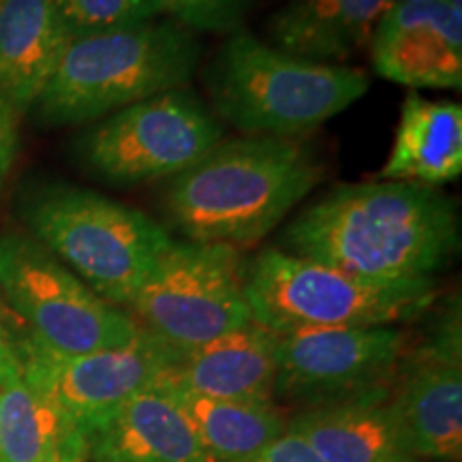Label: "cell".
I'll return each mask as SVG.
<instances>
[{"instance_id":"9a60e30c","label":"cell","mask_w":462,"mask_h":462,"mask_svg":"<svg viewBox=\"0 0 462 462\" xmlns=\"http://www.w3.org/2000/svg\"><path fill=\"white\" fill-rule=\"evenodd\" d=\"M163 383L221 401H270L276 385V334L251 321L180 351Z\"/></svg>"},{"instance_id":"30bf717a","label":"cell","mask_w":462,"mask_h":462,"mask_svg":"<svg viewBox=\"0 0 462 462\" xmlns=\"http://www.w3.org/2000/svg\"><path fill=\"white\" fill-rule=\"evenodd\" d=\"M22 379L90 437L140 392L161 383L180 351L146 330L116 349L67 356L28 337L17 345Z\"/></svg>"},{"instance_id":"8992f818","label":"cell","mask_w":462,"mask_h":462,"mask_svg":"<svg viewBox=\"0 0 462 462\" xmlns=\"http://www.w3.org/2000/svg\"><path fill=\"white\" fill-rule=\"evenodd\" d=\"M437 300L432 279L381 282L268 248L246 268L251 321L268 332L379 328L415 319Z\"/></svg>"},{"instance_id":"3957f363","label":"cell","mask_w":462,"mask_h":462,"mask_svg":"<svg viewBox=\"0 0 462 462\" xmlns=\"http://www.w3.org/2000/svg\"><path fill=\"white\" fill-rule=\"evenodd\" d=\"M199 56L195 32L176 20L71 37L32 109L48 125L101 120L161 92L187 88Z\"/></svg>"},{"instance_id":"d4e9b609","label":"cell","mask_w":462,"mask_h":462,"mask_svg":"<svg viewBox=\"0 0 462 462\" xmlns=\"http://www.w3.org/2000/svg\"><path fill=\"white\" fill-rule=\"evenodd\" d=\"M17 114L15 107L11 106L3 90H0V193H3L5 182L9 180V173L14 170L17 157Z\"/></svg>"},{"instance_id":"7a4b0ae2","label":"cell","mask_w":462,"mask_h":462,"mask_svg":"<svg viewBox=\"0 0 462 462\" xmlns=\"http://www.w3.org/2000/svg\"><path fill=\"white\" fill-rule=\"evenodd\" d=\"M323 165L298 137L218 142L170 180L165 208L189 242L251 248L317 187Z\"/></svg>"},{"instance_id":"2e32d148","label":"cell","mask_w":462,"mask_h":462,"mask_svg":"<svg viewBox=\"0 0 462 462\" xmlns=\"http://www.w3.org/2000/svg\"><path fill=\"white\" fill-rule=\"evenodd\" d=\"M390 385L315 404L285 430L302 437L323 462H415L392 413Z\"/></svg>"},{"instance_id":"6da1fadb","label":"cell","mask_w":462,"mask_h":462,"mask_svg":"<svg viewBox=\"0 0 462 462\" xmlns=\"http://www.w3.org/2000/svg\"><path fill=\"white\" fill-rule=\"evenodd\" d=\"M282 242L287 253L362 279L424 281L458 253L460 217L429 184H343L300 212Z\"/></svg>"},{"instance_id":"e0dca14e","label":"cell","mask_w":462,"mask_h":462,"mask_svg":"<svg viewBox=\"0 0 462 462\" xmlns=\"http://www.w3.org/2000/svg\"><path fill=\"white\" fill-rule=\"evenodd\" d=\"M69 39L56 0H0V90L17 114L31 112Z\"/></svg>"},{"instance_id":"83f0119b","label":"cell","mask_w":462,"mask_h":462,"mask_svg":"<svg viewBox=\"0 0 462 462\" xmlns=\"http://www.w3.org/2000/svg\"><path fill=\"white\" fill-rule=\"evenodd\" d=\"M404 3H415V0H388V7H394V5H404Z\"/></svg>"},{"instance_id":"484cf974","label":"cell","mask_w":462,"mask_h":462,"mask_svg":"<svg viewBox=\"0 0 462 462\" xmlns=\"http://www.w3.org/2000/svg\"><path fill=\"white\" fill-rule=\"evenodd\" d=\"M22 379V360L17 345L11 343L7 328L0 326V388Z\"/></svg>"},{"instance_id":"7c38bea8","label":"cell","mask_w":462,"mask_h":462,"mask_svg":"<svg viewBox=\"0 0 462 462\" xmlns=\"http://www.w3.org/2000/svg\"><path fill=\"white\" fill-rule=\"evenodd\" d=\"M390 407L411 458L460 460L462 337L454 304L424 345L404 354L390 385Z\"/></svg>"},{"instance_id":"52a82bcc","label":"cell","mask_w":462,"mask_h":462,"mask_svg":"<svg viewBox=\"0 0 462 462\" xmlns=\"http://www.w3.org/2000/svg\"><path fill=\"white\" fill-rule=\"evenodd\" d=\"M223 142L217 114L189 88L133 103L97 120L78 143L92 173L116 187H137L189 170Z\"/></svg>"},{"instance_id":"4fadbf2b","label":"cell","mask_w":462,"mask_h":462,"mask_svg":"<svg viewBox=\"0 0 462 462\" xmlns=\"http://www.w3.org/2000/svg\"><path fill=\"white\" fill-rule=\"evenodd\" d=\"M381 78L415 90L462 86V14L446 0H415L385 9L371 37Z\"/></svg>"},{"instance_id":"44dd1931","label":"cell","mask_w":462,"mask_h":462,"mask_svg":"<svg viewBox=\"0 0 462 462\" xmlns=\"http://www.w3.org/2000/svg\"><path fill=\"white\" fill-rule=\"evenodd\" d=\"M167 388L217 462L248 458L285 432L287 424L273 401H221L190 394L173 385Z\"/></svg>"},{"instance_id":"5b68a950","label":"cell","mask_w":462,"mask_h":462,"mask_svg":"<svg viewBox=\"0 0 462 462\" xmlns=\"http://www.w3.org/2000/svg\"><path fill=\"white\" fill-rule=\"evenodd\" d=\"M34 240L109 304H126L173 238L142 210L88 189L50 184L24 201Z\"/></svg>"},{"instance_id":"603a6c76","label":"cell","mask_w":462,"mask_h":462,"mask_svg":"<svg viewBox=\"0 0 462 462\" xmlns=\"http://www.w3.org/2000/svg\"><path fill=\"white\" fill-rule=\"evenodd\" d=\"M161 14L193 32H238L253 0H157Z\"/></svg>"},{"instance_id":"ac0fdd59","label":"cell","mask_w":462,"mask_h":462,"mask_svg":"<svg viewBox=\"0 0 462 462\" xmlns=\"http://www.w3.org/2000/svg\"><path fill=\"white\" fill-rule=\"evenodd\" d=\"M462 171V107L456 101L426 99L407 92L381 180L439 187Z\"/></svg>"},{"instance_id":"9c48e42d","label":"cell","mask_w":462,"mask_h":462,"mask_svg":"<svg viewBox=\"0 0 462 462\" xmlns=\"http://www.w3.org/2000/svg\"><path fill=\"white\" fill-rule=\"evenodd\" d=\"M142 330L187 351L251 323L238 248L173 240L129 302Z\"/></svg>"},{"instance_id":"277c9868","label":"cell","mask_w":462,"mask_h":462,"mask_svg":"<svg viewBox=\"0 0 462 462\" xmlns=\"http://www.w3.org/2000/svg\"><path fill=\"white\" fill-rule=\"evenodd\" d=\"M217 118L265 137H298L366 95L362 69L306 60L257 39L231 32L206 71Z\"/></svg>"},{"instance_id":"ba28073f","label":"cell","mask_w":462,"mask_h":462,"mask_svg":"<svg viewBox=\"0 0 462 462\" xmlns=\"http://www.w3.org/2000/svg\"><path fill=\"white\" fill-rule=\"evenodd\" d=\"M0 293L31 337L58 354L116 349L142 330L28 236H0Z\"/></svg>"},{"instance_id":"5bb4252c","label":"cell","mask_w":462,"mask_h":462,"mask_svg":"<svg viewBox=\"0 0 462 462\" xmlns=\"http://www.w3.org/2000/svg\"><path fill=\"white\" fill-rule=\"evenodd\" d=\"M95 462H217L165 383L140 392L88 437Z\"/></svg>"},{"instance_id":"d6986e66","label":"cell","mask_w":462,"mask_h":462,"mask_svg":"<svg viewBox=\"0 0 462 462\" xmlns=\"http://www.w3.org/2000/svg\"><path fill=\"white\" fill-rule=\"evenodd\" d=\"M385 9L388 0H289L268 31L287 54L338 65L371 43Z\"/></svg>"},{"instance_id":"7402d4cb","label":"cell","mask_w":462,"mask_h":462,"mask_svg":"<svg viewBox=\"0 0 462 462\" xmlns=\"http://www.w3.org/2000/svg\"><path fill=\"white\" fill-rule=\"evenodd\" d=\"M58 14L71 37L109 32L157 20V0H56Z\"/></svg>"},{"instance_id":"ffe728a7","label":"cell","mask_w":462,"mask_h":462,"mask_svg":"<svg viewBox=\"0 0 462 462\" xmlns=\"http://www.w3.org/2000/svg\"><path fill=\"white\" fill-rule=\"evenodd\" d=\"M88 437L24 379L0 388V462H86Z\"/></svg>"},{"instance_id":"4316f807","label":"cell","mask_w":462,"mask_h":462,"mask_svg":"<svg viewBox=\"0 0 462 462\" xmlns=\"http://www.w3.org/2000/svg\"><path fill=\"white\" fill-rule=\"evenodd\" d=\"M14 321H17V315L9 309L7 300H5L3 293H0V326L7 328V323H14Z\"/></svg>"},{"instance_id":"8fae6325","label":"cell","mask_w":462,"mask_h":462,"mask_svg":"<svg viewBox=\"0 0 462 462\" xmlns=\"http://www.w3.org/2000/svg\"><path fill=\"white\" fill-rule=\"evenodd\" d=\"M404 354L407 334L394 326L281 334L274 392L317 404L343 401L390 385Z\"/></svg>"},{"instance_id":"cb8c5ba5","label":"cell","mask_w":462,"mask_h":462,"mask_svg":"<svg viewBox=\"0 0 462 462\" xmlns=\"http://www.w3.org/2000/svg\"><path fill=\"white\" fill-rule=\"evenodd\" d=\"M236 462H323L309 443L296 432L285 430L274 441L259 449L257 454L248 456V458L236 460Z\"/></svg>"}]
</instances>
